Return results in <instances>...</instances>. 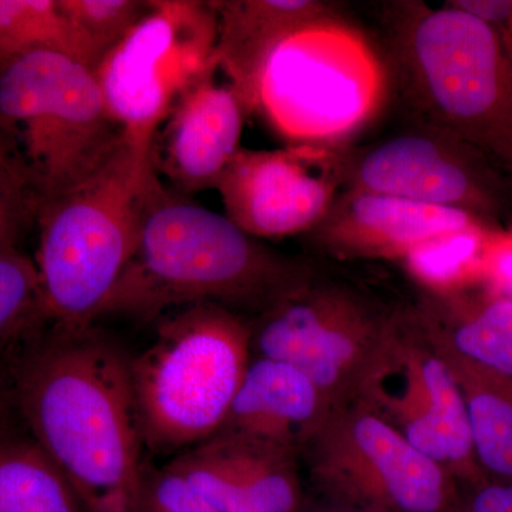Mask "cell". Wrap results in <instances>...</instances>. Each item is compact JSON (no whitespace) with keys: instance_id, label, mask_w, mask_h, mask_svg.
I'll use <instances>...</instances> for the list:
<instances>
[{"instance_id":"obj_1","label":"cell","mask_w":512,"mask_h":512,"mask_svg":"<svg viewBox=\"0 0 512 512\" xmlns=\"http://www.w3.org/2000/svg\"><path fill=\"white\" fill-rule=\"evenodd\" d=\"M35 330L10 366L13 409L86 512H136L143 434L130 357L93 326Z\"/></svg>"},{"instance_id":"obj_2","label":"cell","mask_w":512,"mask_h":512,"mask_svg":"<svg viewBox=\"0 0 512 512\" xmlns=\"http://www.w3.org/2000/svg\"><path fill=\"white\" fill-rule=\"evenodd\" d=\"M312 268L171 191L156 170L144 192L136 251L101 316L158 322L178 309L215 305L256 318Z\"/></svg>"},{"instance_id":"obj_3","label":"cell","mask_w":512,"mask_h":512,"mask_svg":"<svg viewBox=\"0 0 512 512\" xmlns=\"http://www.w3.org/2000/svg\"><path fill=\"white\" fill-rule=\"evenodd\" d=\"M382 62L410 119L454 134L512 178V56L503 33L448 2H393Z\"/></svg>"},{"instance_id":"obj_4","label":"cell","mask_w":512,"mask_h":512,"mask_svg":"<svg viewBox=\"0 0 512 512\" xmlns=\"http://www.w3.org/2000/svg\"><path fill=\"white\" fill-rule=\"evenodd\" d=\"M153 146L121 134L86 177L40 207L35 265L47 325L87 328L103 315L136 251Z\"/></svg>"},{"instance_id":"obj_5","label":"cell","mask_w":512,"mask_h":512,"mask_svg":"<svg viewBox=\"0 0 512 512\" xmlns=\"http://www.w3.org/2000/svg\"><path fill=\"white\" fill-rule=\"evenodd\" d=\"M252 359L251 322L215 305L178 309L130 357L144 448L178 454L221 430Z\"/></svg>"},{"instance_id":"obj_6","label":"cell","mask_w":512,"mask_h":512,"mask_svg":"<svg viewBox=\"0 0 512 512\" xmlns=\"http://www.w3.org/2000/svg\"><path fill=\"white\" fill-rule=\"evenodd\" d=\"M380 53L359 32L326 16L292 30L266 57L254 111L291 147H323L352 136L386 97Z\"/></svg>"},{"instance_id":"obj_7","label":"cell","mask_w":512,"mask_h":512,"mask_svg":"<svg viewBox=\"0 0 512 512\" xmlns=\"http://www.w3.org/2000/svg\"><path fill=\"white\" fill-rule=\"evenodd\" d=\"M0 128L40 207L86 177L123 134L93 70L45 50L0 66Z\"/></svg>"},{"instance_id":"obj_8","label":"cell","mask_w":512,"mask_h":512,"mask_svg":"<svg viewBox=\"0 0 512 512\" xmlns=\"http://www.w3.org/2000/svg\"><path fill=\"white\" fill-rule=\"evenodd\" d=\"M403 308L313 265L301 285L252 320V356L295 366L333 410L349 406Z\"/></svg>"},{"instance_id":"obj_9","label":"cell","mask_w":512,"mask_h":512,"mask_svg":"<svg viewBox=\"0 0 512 512\" xmlns=\"http://www.w3.org/2000/svg\"><path fill=\"white\" fill-rule=\"evenodd\" d=\"M211 2L150 0L147 12L94 70L124 136L154 141L181 99L220 69Z\"/></svg>"},{"instance_id":"obj_10","label":"cell","mask_w":512,"mask_h":512,"mask_svg":"<svg viewBox=\"0 0 512 512\" xmlns=\"http://www.w3.org/2000/svg\"><path fill=\"white\" fill-rule=\"evenodd\" d=\"M313 494L372 512H453L460 484L357 404L333 410L301 454Z\"/></svg>"},{"instance_id":"obj_11","label":"cell","mask_w":512,"mask_h":512,"mask_svg":"<svg viewBox=\"0 0 512 512\" xmlns=\"http://www.w3.org/2000/svg\"><path fill=\"white\" fill-rule=\"evenodd\" d=\"M460 487L490 480L478 464L463 394L406 303L355 400Z\"/></svg>"},{"instance_id":"obj_12","label":"cell","mask_w":512,"mask_h":512,"mask_svg":"<svg viewBox=\"0 0 512 512\" xmlns=\"http://www.w3.org/2000/svg\"><path fill=\"white\" fill-rule=\"evenodd\" d=\"M346 188L453 208L493 225L511 211L512 178L454 134L410 119L389 136L336 154Z\"/></svg>"},{"instance_id":"obj_13","label":"cell","mask_w":512,"mask_h":512,"mask_svg":"<svg viewBox=\"0 0 512 512\" xmlns=\"http://www.w3.org/2000/svg\"><path fill=\"white\" fill-rule=\"evenodd\" d=\"M340 184L338 156L323 147L241 148L215 190L237 227L251 237L272 239L311 231Z\"/></svg>"},{"instance_id":"obj_14","label":"cell","mask_w":512,"mask_h":512,"mask_svg":"<svg viewBox=\"0 0 512 512\" xmlns=\"http://www.w3.org/2000/svg\"><path fill=\"white\" fill-rule=\"evenodd\" d=\"M167 466L220 512H296L305 495L298 454L238 434L217 433Z\"/></svg>"},{"instance_id":"obj_15","label":"cell","mask_w":512,"mask_h":512,"mask_svg":"<svg viewBox=\"0 0 512 512\" xmlns=\"http://www.w3.org/2000/svg\"><path fill=\"white\" fill-rule=\"evenodd\" d=\"M473 227L484 225L463 211L348 188L306 234L339 261L403 259L427 239Z\"/></svg>"},{"instance_id":"obj_16","label":"cell","mask_w":512,"mask_h":512,"mask_svg":"<svg viewBox=\"0 0 512 512\" xmlns=\"http://www.w3.org/2000/svg\"><path fill=\"white\" fill-rule=\"evenodd\" d=\"M245 116L234 87L212 74L185 94L165 120L160 150L153 147L157 173L188 194L215 188L241 150Z\"/></svg>"},{"instance_id":"obj_17","label":"cell","mask_w":512,"mask_h":512,"mask_svg":"<svg viewBox=\"0 0 512 512\" xmlns=\"http://www.w3.org/2000/svg\"><path fill=\"white\" fill-rule=\"evenodd\" d=\"M332 412L325 394L301 370L252 356L218 433L264 441L301 457Z\"/></svg>"},{"instance_id":"obj_18","label":"cell","mask_w":512,"mask_h":512,"mask_svg":"<svg viewBox=\"0 0 512 512\" xmlns=\"http://www.w3.org/2000/svg\"><path fill=\"white\" fill-rule=\"evenodd\" d=\"M414 316L429 338L471 362L512 377V295L473 281L419 288Z\"/></svg>"},{"instance_id":"obj_19","label":"cell","mask_w":512,"mask_h":512,"mask_svg":"<svg viewBox=\"0 0 512 512\" xmlns=\"http://www.w3.org/2000/svg\"><path fill=\"white\" fill-rule=\"evenodd\" d=\"M218 66L227 74L247 114L254 111L256 84L266 57L292 30L332 16L318 0H218Z\"/></svg>"},{"instance_id":"obj_20","label":"cell","mask_w":512,"mask_h":512,"mask_svg":"<svg viewBox=\"0 0 512 512\" xmlns=\"http://www.w3.org/2000/svg\"><path fill=\"white\" fill-rule=\"evenodd\" d=\"M429 340L463 394L478 464L491 480L512 484V377Z\"/></svg>"},{"instance_id":"obj_21","label":"cell","mask_w":512,"mask_h":512,"mask_svg":"<svg viewBox=\"0 0 512 512\" xmlns=\"http://www.w3.org/2000/svg\"><path fill=\"white\" fill-rule=\"evenodd\" d=\"M0 512H86L60 468L29 433L0 431Z\"/></svg>"},{"instance_id":"obj_22","label":"cell","mask_w":512,"mask_h":512,"mask_svg":"<svg viewBox=\"0 0 512 512\" xmlns=\"http://www.w3.org/2000/svg\"><path fill=\"white\" fill-rule=\"evenodd\" d=\"M43 50L90 67L82 42L57 0H0V66Z\"/></svg>"},{"instance_id":"obj_23","label":"cell","mask_w":512,"mask_h":512,"mask_svg":"<svg viewBox=\"0 0 512 512\" xmlns=\"http://www.w3.org/2000/svg\"><path fill=\"white\" fill-rule=\"evenodd\" d=\"M45 323L35 262L15 247L0 248V375L3 355Z\"/></svg>"},{"instance_id":"obj_24","label":"cell","mask_w":512,"mask_h":512,"mask_svg":"<svg viewBox=\"0 0 512 512\" xmlns=\"http://www.w3.org/2000/svg\"><path fill=\"white\" fill-rule=\"evenodd\" d=\"M484 245L483 227L461 229L421 242L402 261L419 288H451L473 281Z\"/></svg>"},{"instance_id":"obj_25","label":"cell","mask_w":512,"mask_h":512,"mask_svg":"<svg viewBox=\"0 0 512 512\" xmlns=\"http://www.w3.org/2000/svg\"><path fill=\"white\" fill-rule=\"evenodd\" d=\"M96 70L147 12L150 0H57Z\"/></svg>"},{"instance_id":"obj_26","label":"cell","mask_w":512,"mask_h":512,"mask_svg":"<svg viewBox=\"0 0 512 512\" xmlns=\"http://www.w3.org/2000/svg\"><path fill=\"white\" fill-rule=\"evenodd\" d=\"M39 208L18 158L5 137L0 136V248L15 247L32 207Z\"/></svg>"},{"instance_id":"obj_27","label":"cell","mask_w":512,"mask_h":512,"mask_svg":"<svg viewBox=\"0 0 512 512\" xmlns=\"http://www.w3.org/2000/svg\"><path fill=\"white\" fill-rule=\"evenodd\" d=\"M136 512H220L168 466H146Z\"/></svg>"},{"instance_id":"obj_28","label":"cell","mask_w":512,"mask_h":512,"mask_svg":"<svg viewBox=\"0 0 512 512\" xmlns=\"http://www.w3.org/2000/svg\"><path fill=\"white\" fill-rule=\"evenodd\" d=\"M453 512H512V484L488 480L473 487H461Z\"/></svg>"},{"instance_id":"obj_29","label":"cell","mask_w":512,"mask_h":512,"mask_svg":"<svg viewBox=\"0 0 512 512\" xmlns=\"http://www.w3.org/2000/svg\"><path fill=\"white\" fill-rule=\"evenodd\" d=\"M487 261L493 285L512 295V238L498 242L491 251L488 249Z\"/></svg>"},{"instance_id":"obj_30","label":"cell","mask_w":512,"mask_h":512,"mask_svg":"<svg viewBox=\"0 0 512 512\" xmlns=\"http://www.w3.org/2000/svg\"><path fill=\"white\" fill-rule=\"evenodd\" d=\"M296 512H372L353 505L338 503L329 498L320 497L318 494H311L309 497L303 495L301 507Z\"/></svg>"},{"instance_id":"obj_31","label":"cell","mask_w":512,"mask_h":512,"mask_svg":"<svg viewBox=\"0 0 512 512\" xmlns=\"http://www.w3.org/2000/svg\"><path fill=\"white\" fill-rule=\"evenodd\" d=\"M10 409H13V404L9 384L5 383L2 375H0V431L8 429Z\"/></svg>"},{"instance_id":"obj_32","label":"cell","mask_w":512,"mask_h":512,"mask_svg":"<svg viewBox=\"0 0 512 512\" xmlns=\"http://www.w3.org/2000/svg\"><path fill=\"white\" fill-rule=\"evenodd\" d=\"M497 28L503 33L505 43H507L508 50H510L512 56V13L510 18L501 23V25H498Z\"/></svg>"}]
</instances>
